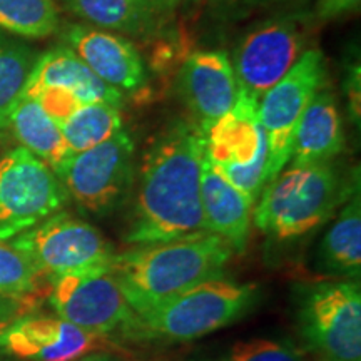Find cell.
Here are the masks:
<instances>
[{
  "instance_id": "1",
  "label": "cell",
  "mask_w": 361,
  "mask_h": 361,
  "mask_svg": "<svg viewBox=\"0 0 361 361\" xmlns=\"http://www.w3.org/2000/svg\"><path fill=\"white\" fill-rule=\"evenodd\" d=\"M202 159L204 139L196 124L178 121L157 135L144 152L126 243L149 245L206 231Z\"/></svg>"
},
{
  "instance_id": "2",
  "label": "cell",
  "mask_w": 361,
  "mask_h": 361,
  "mask_svg": "<svg viewBox=\"0 0 361 361\" xmlns=\"http://www.w3.org/2000/svg\"><path fill=\"white\" fill-rule=\"evenodd\" d=\"M233 252L218 234L201 231L135 245L114 256L111 274L134 314H142L197 284L223 276Z\"/></svg>"
},
{
  "instance_id": "3",
  "label": "cell",
  "mask_w": 361,
  "mask_h": 361,
  "mask_svg": "<svg viewBox=\"0 0 361 361\" xmlns=\"http://www.w3.org/2000/svg\"><path fill=\"white\" fill-rule=\"evenodd\" d=\"M350 196L353 191L331 162L290 166L261 191L252 221L268 238L291 241L314 231Z\"/></svg>"
},
{
  "instance_id": "4",
  "label": "cell",
  "mask_w": 361,
  "mask_h": 361,
  "mask_svg": "<svg viewBox=\"0 0 361 361\" xmlns=\"http://www.w3.org/2000/svg\"><path fill=\"white\" fill-rule=\"evenodd\" d=\"M258 300V290L216 278L171 298L134 318L121 335L135 341H191L243 318Z\"/></svg>"
},
{
  "instance_id": "5",
  "label": "cell",
  "mask_w": 361,
  "mask_h": 361,
  "mask_svg": "<svg viewBox=\"0 0 361 361\" xmlns=\"http://www.w3.org/2000/svg\"><path fill=\"white\" fill-rule=\"evenodd\" d=\"M40 276L52 279L67 274L111 269L116 250L87 221L67 213L49 216L8 241Z\"/></svg>"
},
{
  "instance_id": "6",
  "label": "cell",
  "mask_w": 361,
  "mask_h": 361,
  "mask_svg": "<svg viewBox=\"0 0 361 361\" xmlns=\"http://www.w3.org/2000/svg\"><path fill=\"white\" fill-rule=\"evenodd\" d=\"M67 196L85 213L104 218L124 204L134 184V141L119 130L106 142L71 154L54 171Z\"/></svg>"
},
{
  "instance_id": "7",
  "label": "cell",
  "mask_w": 361,
  "mask_h": 361,
  "mask_svg": "<svg viewBox=\"0 0 361 361\" xmlns=\"http://www.w3.org/2000/svg\"><path fill=\"white\" fill-rule=\"evenodd\" d=\"M201 133L211 164L256 204L268 183V144L258 117V101L239 90L233 109Z\"/></svg>"
},
{
  "instance_id": "8",
  "label": "cell",
  "mask_w": 361,
  "mask_h": 361,
  "mask_svg": "<svg viewBox=\"0 0 361 361\" xmlns=\"http://www.w3.org/2000/svg\"><path fill=\"white\" fill-rule=\"evenodd\" d=\"M298 328L319 361H361V291L358 281L308 288L298 305Z\"/></svg>"
},
{
  "instance_id": "9",
  "label": "cell",
  "mask_w": 361,
  "mask_h": 361,
  "mask_svg": "<svg viewBox=\"0 0 361 361\" xmlns=\"http://www.w3.org/2000/svg\"><path fill=\"white\" fill-rule=\"evenodd\" d=\"M54 171L25 147L0 151V241H11L66 206Z\"/></svg>"
},
{
  "instance_id": "10",
  "label": "cell",
  "mask_w": 361,
  "mask_h": 361,
  "mask_svg": "<svg viewBox=\"0 0 361 361\" xmlns=\"http://www.w3.org/2000/svg\"><path fill=\"white\" fill-rule=\"evenodd\" d=\"M326 82V59L310 49L258 102V117L268 144V183L286 168L301 116ZM266 183V184H268Z\"/></svg>"
},
{
  "instance_id": "11",
  "label": "cell",
  "mask_w": 361,
  "mask_h": 361,
  "mask_svg": "<svg viewBox=\"0 0 361 361\" xmlns=\"http://www.w3.org/2000/svg\"><path fill=\"white\" fill-rule=\"evenodd\" d=\"M305 44L303 27L290 17H276L255 27L233 54L239 90L259 102L303 56Z\"/></svg>"
},
{
  "instance_id": "12",
  "label": "cell",
  "mask_w": 361,
  "mask_h": 361,
  "mask_svg": "<svg viewBox=\"0 0 361 361\" xmlns=\"http://www.w3.org/2000/svg\"><path fill=\"white\" fill-rule=\"evenodd\" d=\"M49 305L59 318L97 336H109L134 318L111 269L56 278Z\"/></svg>"
},
{
  "instance_id": "13",
  "label": "cell",
  "mask_w": 361,
  "mask_h": 361,
  "mask_svg": "<svg viewBox=\"0 0 361 361\" xmlns=\"http://www.w3.org/2000/svg\"><path fill=\"white\" fill-rule=\"evenodd\" d=\"M102 346V336L57 314H25L0 326V353L17 361H80Z\"/></svg>"
},
{
  "instance_id": "14",
  "label": "cell",
  "mask_w": 361,
  "mask_h": 361,
  "mask_svg": "<svg viewBox=\"0 0 361 361\" xmlns=\"http://www.w3.org/2000/svg\"><path fill=\"white\" fill-rule=\"evenodd\" d=\"M178 82L180 97L201 130L231 111L239 96L231 59L221 51L191 54L180 67Z\"/></svg>"
},
{
  "instance_id": "15",
  "label": "cell",
  "mask_w": 361,
  "mask_h": 361,
  "mask_svg": "<svg viewBox=\"0 0 361 361\" xmlns=\"http://www.w3.org/2000/svg\"><path fill=\"white\" fill-rule=\"evenodd\" d=\"M67 47L99 79L119 92H139L147 82L146 66L130 40L94 27L74 25L64 35Z\"/></svg>"
},
{
  "instance_id": "16",
  "label": "cell",
  "mask_w": 361,
  "mask_h": 361,
  "mask_svg": "<svg viewBox=\"0 0 361 361\" xmlns=\"http://www.w3.org/2000/svg\"><path fill=\"white\" fill-rule=\"evenodd\" d=\"M252 202L233 186L204 154L201 166V207L206 231L223 238L234 252L246 250Z\"/></svg>"
},
{
  "instance_id": "17",
  "label": "cell",
  "mask_w": 361,
  "mask_h": 361,
  "mask_svg": "<svg viewBox=\"0 0 361 361\" xmlns=\"http://www.w3.org/2000/svg\"><path fill=\"white\" fill-rule=\"evenodd\" d=\"M42 87L69 90L82 104L104 102L119 109L124 104L123 92L99 79L69 47H56L37 59L22 97H30Z\"/></svg>"
},
{
  "instance_id": "18",
  "label": "cell",
  "mask_w": 361,
  "mask_h": 361,
  "mask_svg": "<svg viewBox=\"0 0 361 361\" xmlns=\"http://www.w3.org/2000/svg\"><path fill=\"white\" fill-rule=\"evenodd\" d=\"M345 147V130L335 96L319 90L306 107L298 124L291 147V166L331 162Z\"/></svg>"
},
{
  "instance_id": "19",
  "label": "cell",
  "mask_w": 361,
  "mask_h": 361,
  "mask_svg": "<svg viewBox=\"0 0 361 361\" xmlns=\"http://www.w3.org/2000/svg\"><path fill=\"white\" fill-rule=\"evenodd\" d=\"M318 268L329 276L358 279L361 271V202L350 196L340 216L322 239Z\"/></svg>"
},
{
  "instance_id": "20",
  "label": "cell",
  "mask_w": 361,
  "mask_h": 361,
  "mask_svg": "<svg viewBox=\"0 0 361 361\" xmlns=\"http://www.w3.org/2000/svg\"><path fill=\"white\" fill-rule=\"evenodd\" d=\"M8 128H12L22 147L32 152L52 171H56L71 156L61 126L40 107L35 99L20 97L8 119Z\"/></svg>"
},
{
  "instance_id": "21",
  "label": "cell",
  "mask_w": 361,
  "mask_h": 361,
  "mask_svg": "<svg viewBox=\"0 0 361 361\" xmlns=\"http://www.w3.org/2000/svg\"><path fill=\"white\" fill-rule=\"evenodd\" d=\"M74 16L97 29L139 35L154 24L144 0H64Z\"/></svg>"
},
{
  "instance_id": "22",
  "label": "cell",
  "mask_w": 361,
  "mask_h": 361,
  "mask_svg": "<svg viewBox=\"0 0 361 361\" xmlns=\"http://www.w3.org/2000/svg\"><path fill=\"white\" fill-rule=\"evenodd\" d=\"M61 130L71 154H75L106 142L112 135L123 130V116L119 107L111 104H84L61 124Z\"/></svg>"
},
{
  "instance_id": "23",
  "label": "cell",
  "mask_w": 361,
  "mask_h": 361,
  "mask_svg": "<svg viewBox=\"0 0 361 361\" xmlns=\"http://www.w3.org/2000/svg\"><path fill=\"white\" fill-rule=\"evenodd\" d=\"M37 59L27 45L0 35V133L8 128Z\"/></svg>"
},
{
  "instance_id": "24",
  "label": "cell",
  "mask_w": 361,
  "mask_h": 361,
  "mask_svg": "<svg viewBox=\"0 0 361 361\" xmlns=\"http://www.w3.org/2000/svg\"><path fill=\"white\" fill-rule=\"evenodd\" d=\"M59 27L54 0H0V29L27 39L49 37Z\"/></svg>"
},
{
  "instance_id": "25",
  "label": "cell",
  "mask_w": 361,
  "mask_h": 361,
  "mask_svg": "<svg viewBox=\"0 0 361 361\" xmlns=\"http://www.w3.org/2000/svg\"><path fill=\"white\" fill-rule=\"evenodd\" d=\"M40 274L19 251L0 243V296L20 300L37 290Z\"/></svg>"
},
{
  "instance_id": "26",
  "label": "cell",
  "mask_w": 361,
  "mask_h": 361,
  "mask_svg": "<svg viewBox=\"0 0 361 361\" xmlns=\"http://www.w3.org/2000/svg\"><path fill=\"white\" fill-rule=\"evenodd\" d=\"M226 361H305V356L290 343L251 340L236 343Z\"/></svg>"
},
{
  "instance_id": "27",
  "label": "cell",
  "mask_w": 361,
  "mask_h": 361,
  "mask_svg": "<svg viewBox=\"0 0 361 361\" xmlns=\"http://www.w3.org/2000/svg\"><path fill=\"white\" fill-rule=\"evenodd\" d=\"M27 99H35V101L40 104V107H42L59 126L64 123L66 119H69L79 107L84 106L74 94L59 87H42Z\"/></svg>"
},
{
  "instance_id": "28",
  "label": "cell",
  "mask_w": 361,
  "mask_h": 361,
  "mask_svg": "<svg viewBox=\"0 0 361 361\" xmlns=\"http://www.w3.org/2000/svg\"><path fill=\"white\" fill-rule=\"evenodd\" d=\"M346 92H348V109L353 123L360 126L361 117V80H360V66L355 64L350 67L348 78H346Z\"/></svg>"
},
{
  "instance_id": "29",
  "label": "cell",
  "mask_w": 361,
  "mask_h": 361,
  "mask_svg": "<svg viewBox=\"0 0 361 361\" xmlns=\"http://www.w3.org/2000/svg\"><path fill=\"white\" fill-rule=\"evenodd\" d=\"M360 4L361 0H319V16L323 19H333L358 11Z\"/></svg>"
},
{
  "instance_id": "30",
  "label": "cell",
  "mask_w": 361,
  "mask_h": 361,
  "mask_svg": "<svg viewBox=\"0 0 361 361\" xmlns=\"http://www.w3.org/2000/svg\"><path fill=\"white\" fill-rule=\"evenodd\" d=\"M19 301L12 300V298L0 296V324L11 322L12 318H16L17 313H19Z\"/></svg>"
},
{
  "instance_id": "31",
  "label": "cell",
  "mask_w": 361,
  "mask_h": 361,
  "mask_svg": "<svg viewBox=\"0 0 361 361\" xmlns=\"http://www.w3.org/2000/svg\"><path fill=\"white\" fill-rule=\"evenodd\" d=\"M149 11H151L152 16H157V13H166L174 11L176 7L179 6L180 0H144Z\"/></svg>"
},
{
  "instance_id": "32",
  "label": "cell",
  "mask_w": 361,
  "mask_h": 361,
  "mask_svg": "<svg viewBox=\"0 0 361 361\" xmlns=\"http://www.w3.org/2000/svg\"><path fill=\"white\" fill-rule=\"evenodd\" d=\"M80 361H116L112 356L109 355H102V353H92L89 356H85V358H82Z\"/></svg>"
},
{
  "instance_id": "33",
  "label": "cell",
  "mask_w": 361,
  "mask_h": 361,
  "mask_svg": "<svg viewBox=\"0 0 361 361\" xmlns=\"http://www.w3.org/2000/svg\"><path fill=\"white\" fill-rule=\"evenodd\" d=\"M202 2L218 4V6H221V4H233V2H236V0H202Z\"/></svg>"
}]
</instances>
